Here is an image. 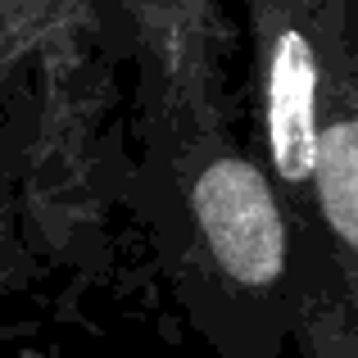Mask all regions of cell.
Instances as JSON below:
<instances>
[{
    "label": "cell",
    "instance_id": "cell-3",
    "mask_svg": "<svg viewBox=\"0 0 358 358\" xmlns=\"http://www.w3.org/2000/svg\"><path fill=\"white\" fill-rule=\"evenodd\" d=\"M317 200H322L327 222L345 245H358V114L336 118L331 127L317 131Z\"/></svg>",
    "mask_w": 358,
    "mask_h": 358
},
{
    "label": "cell",
    "instance_id": "cell-1",
    "mask_svg": "<svg viewBox=\"0 0 358 358\" xmlns=\"http://www.w3.org/2000/svg\"><path fill=\"white\" fill-rule=\"evenodd\" d=\"M195 222L213 259L241 286H272L286 272V222L259 168L245 159H218L195 182Z\"/></svg>",
    "mask_w": 358,
    "mask_h": 358
},
{
    "label": "cell",
    "instance_id": "cell-2",
    "mask_svg": "<svg viewBox=\"0 0 358 358\" xmlns=\"http://www.w3.org/2000/svg\"><path fill=\"white\" fill-rule=\"evenodd\" d=\"M268 155L281 182H308L317 155V55L295 23H281L268 45Z\"/></svg>",
    "mask_w": 358,
    "mask_h": 358
}]
</instances>
